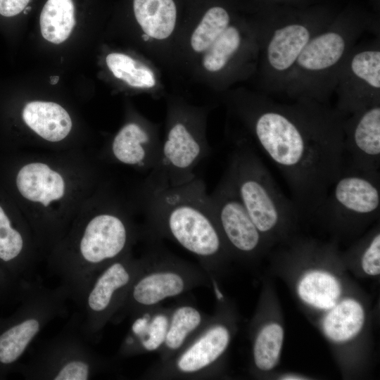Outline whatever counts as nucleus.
<instances>
[{
  "instance_id": "1",
  "label": "nucleus",
  "mask_w": 380,
  "mask_h": 380,
  "mask_svg": "<svg viewBox=\"0 0 380 380\" xmlns=\"http://www.w3.org/2000/svg\"><path fill=\"white\" fill-rule=\"evenodd\" d=\"M237 104L256 146L286 180L299 213L316 214L344 166V118L308 99L286 103L258 95Z\"/></svg>"
},
{
  "instance_id": "2",
  "label": "nucleus",
  "mask_w": 380,
  "mask_h": 380,
  "mask_svg": "<svg viewBox=\"0 0 380 380\" xmlns=\"http://www.w3.org/2000/svg\"><path fill=\"white\" fill-rule=\"evenodd\" d=\"M144 206L149 239L177 243L198 259L212 281L228 251L203 180L196 176L178 186L146 182Z\"/></svg>"
},
{
  "instance_id": "3",
  "label": "nucleus",
  "mask_w": 380,
  "mask_h": 380,
  "mask_svg": "<svg viewBox=\"0 0 380 380\" xmlns=\"http://www.w3.org/2000/svg\"><path fill=\"white\" fill-rule=\"evenodd\" d=\"M136 234L118 212L103 211L87 221L51 256L49 271L58 277L69 300L79 306L97 274L131 251Z\"/></svg>"
},
{
  "instance_id": "4",
  "label": "nucleus",
  "mask_w": 380,
  "mask_h": 380,
  "mask_svg": "<svg viewBox=\"0 0 380 380\" xmlns=\"http://www.w3.org/2000/svg\"><path fill=\"white\" fill-rule=\"evenodd\" d=\"M367 25L338 21L316 34L298 56L283 94L327 103L334 92L341 69Z\"/></svg>"
},
{
  "instance_id": "5",
  "label": "nucleus",
  "mask_w": 380,
  "mask_h": 380,
  "mask_svg": "<svg viewBox=\"0 0 380 380\" xmlns=\"http://www.w3.org/2000/svg\"><path fill=\"white\" fill-rule=\"evenodd\" d=\"M224 175L263 236L282 231L299 214L246 141L237 143Z\"/></svg>"
},
{
  "instance_id": "6",
  "label": "nucleus",
  "mask_w": 380,
  "mask_h": 380,
  "mask_svg": "<svg viewBox=\"0 0 380 380\" xmlns=\"http://www.w3.org/2000/svg\"><path fill=\"white\" fill-rule=\"evenodd\" d=\"M141 266L123 305L111 322L117 324L198 287L210 285L203 268L160 247L153 246L141 257Z\"/></svg>"
},
{
  "instance_id": "7",
  "label": "nucleus",
  "mask_w": 380,
  "mask_h": 380,
  "mask_svg": "<svg viewBox=\"0 0 380 380\" xmlns=\"http://www.w3.org/2000/svg\"><path fill=\"white\" fill-rule=\"evenodd\" d=\"M80 329V317L72 316L55 336L44 343L24 366L30 380H88L105 372L110 361L96 353Z\"/></svg>"
},
{
  "instance_id": "8",
  "label": "nucleus",
  "mask_w": 380,
  "mask_h": 380,
  "mask_svg": "<svg viewBox=\"0 0 380 380\" xmlns=\"http://www.w3.org/2000/svg\"><path fill=\"white\" fill-rule=\"evenodd\" d=\"M141 266V258L131 251L102 269L91 282L80 305V329L91 342H97L103 331L121 308Z\"/></svg>"
},
{
  "instance_id": "9",
  "label": "nucleus",
  "mask_w": 380,
  "mask_h": 380,
  "mask_svg": "<svg viewBox=\"0 0 380 380\" xmlns=\"http://www.w3.org/2000/svg\"><path fill=\"white\" fill-rule=\"evenodd\" d=\"M68 300V293L61 285L49 289L32 283L15 317L0 330V367L19 360L49 323L64 316Z\"/></svg>"
},
{
  "instance_id": "10",
  "label": "nucleus",
  "mask_w": 380,
  "mask_h": 380,
  "mask_svg": "<svg viewBox=\"0 0 380 380\" xmlns=\"http://www.w3.org/2000/svg\"><path fill=\"white\" fill-rule=\"evenodd\" d=\"M328 25L298 19L270 23L258 30L263 83L269 94H283L298 56L309 41Z\"/></svg>"
},
{
  "instance_id": "11",
  "label": "nucleus",
  "mask_w": 380,
  "mask_h": 380,
  "mask_svg": "<svg viewBox=\"0 0 380 380\" xmlns=\"http://www.w3.org/2000/svg\"><path fill=\"white\" fill-rule=\"evenodd\" d=\"M232 331L218 312L172 357L146 370L148 379H208L227 351Z\"/></svg>"
},
{
  "instance_id": "12",
  "label": "nucleus",
  "mask_w": 380,
  "mask_h": 380,
  "mask_svg": "<svg viewBox=\"0 0 380 380\" xmlns=\"http://www.w3.org/2000/svg\"><path fill=\"white\" fill-rule=\"evenodd\" d=\"M360 42L346 58L334 91V108L343 118L380 102L379 38Z\"/></svg>"
},
{
  "instance_id": "13",
  "label": "nucleus",
  "mask_w": 380,
  "mask_h": 380,
  "mask_svg": "<svg viewBox=\"0 0 380 380\" xmlns=\"http://www.w3.org/2000/svg\"><path fill=\"white\" fill-rule=\"evenodd\" d=\"M380 208V174L343 168L316 214L332 221L355 223L372 219Z\"/></svg>"
},
{
  "instance_id": "14",
  "label": "nucleus",
  "mask_w": 380,
  "mask_h": 380,
  "mask_svg": "<svg viewBox=\"0 0 380 380\" xmlns=\"http://www.w3.org/2000/svg\"><path fill=\"white\" fill-rule=\"evenodd\" d=\"M209 198L227 251L247 255L256 252L263 236L224 175L214 191L209 194Z\"/></svg>"
},
{
  "instance_id": "15",
  "label": "nucleus",
  "mask_w": 380,
  "mask_h": 380,
  "mask_svg": "<svg viewBox=\"0 0 380 380\" xmlns=\"http://www.w3.org/2000/svg\"><path fill=\"white\" fill-rule=\"evenodd\" d=\"M344 166L369 173L380 169V102L343 120Z\"/></svg>"
},
{
  "instance_id": "16",
  "label": "nucleus",
  "mask_w": 380,
  "mask_h": 380,
  "mask_svg": "<svg viewBox=\"0 0 380 380\" xmlns=\"http://www.w3.org/2000/svg\"><path fill=\"white\" fill-rule=\"evenodd\" d=\"M161 143L147 126L138 122L126 123L111 143L110 151L118 162L149 172L160 160Z\"/></svg>"
},
{
  "instance_id": "17",
  "label": "nucleus",
  "mask_w": 380,
  "mask_h": 380,
  "mask_svg": "<svg viewBox=\"0 0 380 380\" xmlns=\"http://www.w3.org/2000/svg\"><path fill=\"white\" fill-rule=\"evenodd\" d=\"M171 307L161 305L130 318L131 326L118 351V358L158 351L169 324Z\"/></svg>"
},
{
  "instance_id": "18",
  "label": "nucleus",
  "mask_w": 380,
  "mask_h": 380,
  "mask_svg": "<svg viewBox=\"0 0 380 380\" xmlns=\"http://www.w3.org/2000/svg\"><path fill=\"white\" fill-rule=\"evenodd\" d=\"M210 317L190 300H182L171 307L166 336L158 351V361H166L175 355L203 327Z\"/></svg>"
},
{
  "instance_id": "19",
  "label": "nucleus",
  "mask_w": 380,
  "mask_h": 380,
  "mask_svg": "<svg viewBox=\"0 0 380 380\" xmlns=\"http://www.w3.org/2000/svg\"><path fill=\"white\" fill-rule=\"evenodd\" d=\"M16 186L27 200L48 206L61 199L65 192V182L60 173L42 163L24 165L16 177Z\"/></svg>"
},
{
  "instance_id": "20",
  "label": "nucleus",
  "mask_w": 380,
  "mask_h": 380,
  "mask_svg": "<svg viewBox=\"0 0 380 380\" xmlns=\"http://www.w3.org/2000/svg\"><path fill=\"white\" fill-rule=\"evenodd\" d=\"M25 123L45 140L57 142L65 139L72 129L68 113L53 102L35 101L23 110Z\"/></svg>"
},
{
  "instance_id": "21",
  "label": "nucleus",
  "mask_w": 380,
  "mask_h": 380,
  "mask_svg": "<svg viewBox=\"0 0 380 380\" xmlns=\"http://www.w3.org/2000/svg\"><path fill=\"white\" fill-rule=\"evenodd\" d=\"M137 21L146 35L162 40L173 32L177 8L173 0H134Z\"/></svg>"
},
{
  "instance_id": "22",
  "label": "nucleus",
  "mask_w": 380,
  "mask_h": 380,
  "mask_svg": "<svg viewBox=\"0 0 380 380\" xmlns=\"http://www.w3.org/2000/svg\"><path fill=\"white\" fill-rule=\"evenodd\" d=\"M323 321L326 336L334 341H346L356 336L365 322V312L360 303L346 299L336 304Z\"/></svg>"
},
{
  "instance_id": "23",
  "label": "nucleus",
  "mask_w": 380,
  "mask_h": 380,
  "mask_svg": "<svg viewBox=\"0 0 380 380\" xmlns=\"http://www.w3.org/2000/svg\"><path fill=\"white\" fill-rule=\"evenodd\" d=\"M43 37L53 44L68 39L75 25V6L72 0H48L40 15Z\"/></svg>"
},
{
  "instance_id": "24",
  "label": "nucleus",
  "mask_w": 380,
  "mask_h": 380,
  "mask_svg": "<svg viewBox=\"0 0 380 380\" xmlns=\"http://www.w3.org/2000/svg\"><path fill=\"white\" fill-rule=\"evenodd\" d=\"M298 293L305 303L319 309L330 310L341 295V286L331 274L312 271L299 281Z\"/></svg>"
},
{
  "instance_id": "25",
  "label": "nucleus",
  "mask_w": 380,
  "mask_h": 380,
  "mask_svg": "<svg viewBox=\"0 0 380 380\" xmlns=\"http://www.w3.org/2000/svg\"><path fill=\"white\" fill-rule=\"evenodd\" d=\"M0 260L13 263L18 272H33V259L27 252V242L21 232L11 222L0 205Z\"/></svg>"
},
{
  "instance_id": "26",
  "label": "nucleus",
  "mask_w": 380,
  "mask_h": 380,
  "mask_svg": "<svg viewBox=\"0 0 380 380\" xmlns=\"http://www.w3.org/2000/svg\"><path fill=\"white\" fill-rule=\"evenodd\" d=\"M243 30L231 24L205 51L203 65L210 72L223 70L243 49Z\"/></svg>"
},
{
  "instance_id": "27",
  "label": "nucleus",
  "mask_w": 380,
  "mask_h": 380,
  "mask_svg": "<svg viewBox=\"0 0 380 380\" xmlns=\"http://www.w3.org/2000/svg\"><path fill=\"white\" fill-rule=\"evenodd\" d=\"M283 339V328L277 323L267 324L258 331L253 345V363L258 369L269 371L277 365Z\"/></svg>"
},
{
  "instance_id": "28",
  "label": "nucleus",
  "mask_w": 380,
  "mask_h": 380,
  "mask_svg": "<svg viewBox=\"0 0 380 380\" xmlns=\"http://www.w3.org/2000/svg\"><path fill=\"white\" fill-rule=\"evenodd\" d=\"M106 62L113 75L130 87L151 88L156 84L153 72L126 54L110 53Z\"/></svg>"
},
{
  "instance_id": "29",
  "label": "nucleus",
  "mask_w": 380,
  "mask_h": 380,
  "mask_svg": "<svg viewBox=\"0 0 380 380\" xmlns=\"http://www.w3.org/2000/svg\"><path fill=\"white\" fill-rule=\"evenodd\" d=\"M230 25L231 18L226 9L220 6L210 8L191 35L193 50L205 51Z\"/></svg>"
},
{
  "instance_id": "30",
  "label": "nucleus",
  "mask_w": 380,
  "mask_h": 380,
  "mask_svg": "<svg viewBox=\"0 0 380 380\" xmlns=\"http://www.w3.org/2000/svg\"><path fill=\"white\" fill-rule=\"evenodd\" d=\"M361 266L364 272L371 276L380 273V234L377 232L372 236L365 247L361 257Z\"/></svg>"
},
{
  "instance_id": "31",
  "label": "nucleus",
  "mask_w": 380,
  "mask_h": 380,
  "mask_svg": "<svg viewBox=\"0 0 380 380\" xmlns=\"http://www.w3.org/2000/svg\"><path fill=\"white\" fill-rule=\"evenodd\" d=\"M30 0H0V14L12 17L19 14L27 6Z\"/></svg>"
},
{
  "instance_id": "32",
  "label": "nucleus",
  "mask_w": 380,
  "mask_h": 380,
  "mask_svg": "<svg viewBox=\"0 0 380 380\" xmlns=\"http://www.w3.org/2000/svg\"><path fill=\"white\" fill-rule=\"evenodd\" d=\"M304 378L296 375H288L282 378V379L294 380V379H303Z\"/></svg>"
},
{
  "instance_id": "33",
  "label": "nucleus",
  "mask_w": 380,
  "mask_h": 380,
  "mask_svg": "<svg viewBox=\"0 0 380 380\" xmlns=\"http://www.w3.org/2000/svg\"><path fill=\"white\" fill-rule=\"evenodd\" d=\"M59 80V77L58 76H52L50 78V83L51 84H56Z\"/></svg>"
}]
</instances>
